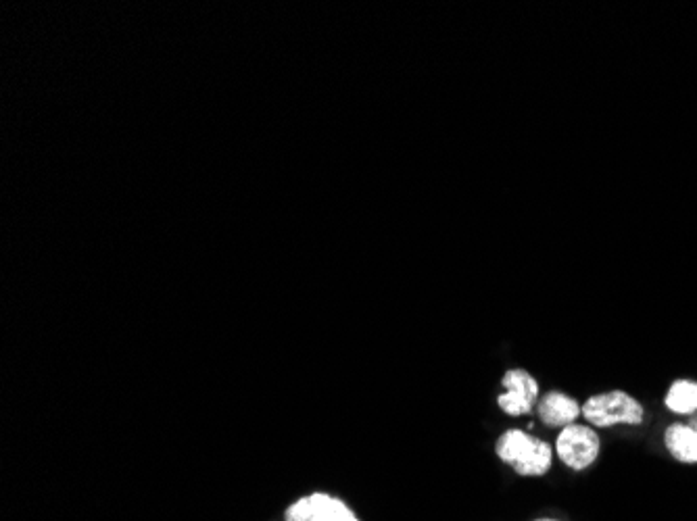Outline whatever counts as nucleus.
I'll return each mask as SVG.
<instances>
[{
  "instance_id": "0eeeda50",
  "label": "nucleus",
  "mask_w": 697,
  "mask_h": 521,
  "mask_svg": "<svg viewBox=\"0 0 697 521\" xmlns=\"http://www.w3.org/2000/svg\"><path fill=\"white\" fill-rule=\"evenodd\" d=\"M551 463H554V451H551V446L545 440L535 436L531 451H528L526 457L514 467V471L524 478H539L547 474L551 469Z\"/></svg>"
},
{
  "instance_id": "423d86ee",
  "label": "nucleus",
  "mask_w": 697,
  "mask_h": 521,
  "mask_svg": "<svg viewBox=\"0 0 697 521\" xmlns=\"http://www.w3.org/2000/svg\"><path fill=\"white\" fill-rule=\"evenodd\" d=\"M533 442H535V436H531L524 430L512 428V430H506L497 438L495 453H497V457L503 463L510 465L514 469L526 457V453L531 451Z\"/></svg>"
},
{
  "instance_id": "39448f33",
  "label": "nucleus",
  "mask_w": 697,
  "mask_h": 521,
  "mask_svg": "<svg viewBox=\"0 0 697 521\" xmlns=\"http://www.w3.org/2000/svg\"><path fill=\"white\" fill-rule=\"evenodd\" d=\"M664 444L668 453L679 463H697V428L687 424H672L664 432Z\"/></svg>"
},
{
  "instance_id": "9b49d317",
  "label": "nucleus",
  "mask_w": 697,
  "mask_h": 521,
  "mask_svg": "<svg viewBox=\"0 0 697 521\" xmlns=\"http://www.w3.org/2000/svg\"><path fill=\"white\" fill-rule=\"evenodd\" d=\"M537 521H558V519H537Z\"/></svg>"
},
{
  "instance_id": "1a4fd4ad",
  "label": "nucleus",
  "mask_w": 697,
  "mask_h": 521,
  "mask_svg": "<svg viewBox=\"0 0 697 521\" xmlns=\"http://www.w3.org/2000/svg\"><path fill=\"white\" fill-rule=\"evenodd\" d=\"M311 501H314L316 507V521H362L347 507V503L336 499V496L314 492L311 494Z\"/></svg>"
},
{
  "instance_id": "9d476101",
  "label": "nucleus",
  "mask_w": 697,
  "mask_h": 521,
  "mask_svg": "<svg viewBox=\"0 0 697 521\" xmlns=\"http://www.w3.org/2000/svg\"><path fill=\"white\" fill-rule=\"evenodd\" d=\"M286 521H316V507L314 501H311V496H305V499H299L297 503L288 507Z\"/></svg>"
},
{
  "instance_id": "f03ea898",
  "label": "nucleus",
  "mask_w": 697,
  "mask_h": 521,
  "mask_svg": "<svg viewBox=\"0 0 697 521\" xmlns=\"http://www.w3.org/2000/svg\"><path fill=\"white\" fill-rule=\"evenodd\" d=\"M556 453L560 461L572 471L589 469L599 453H602V440L591 426L572 424L560 430L556 440Z\"/></svg>"
},
{
  "instance_id": "f257e3e1",
  "label": "nucleus",
  "mask_w": 697,
  "mask_h": 521,
  "mask_svg": "<svg viewBox=\"0 0 697 521\" xmlns=\"http://www.w3.org/2000/svg\"><path fill=\"white\" fill-rule=\"evenodd\" d=\"M581 415L591 428L641 426L645 419V409L629 392L608 390L589 396L581 405Z\"/></svg>"
},
{
  "instance_id": "6e6552de",
  "label": "nucleus",
  "mask_w": 697,
  "mask_h": 521,
  "mask_svg": "<svg viewBox=\"0 0 697 521\" xmlns=\"http://www.w3.org/2000/svg\"><path fill=\"white\" fill-rule=\"evenodd\" d=\"M668 411L677 415H691L697 411V382L677 380L666 392L664 399Z\"/></svg>"
},
{
  "instance_id": "20e7f679",
  "label": "nucleus",
  "mask_w": 697,
  "mask_h": 521,
  "mask_svg": "<svg viewBox=\"0 0 697 521\" xmlns=\"http://www.w3.org/2000/svg\"><path fill=\"white\" fill-rule=\"evenodd\" d=\"M539 419L547 428H566L581 417V403L562 390H549L537 403Z\"/></svg>"
},
{
  "instance_id": "7ed1b4c3",
  "label": "nucleus",
  "mask_w": 697,
  "mask_h": 521,
  "mask_svg": "<svg viewBox=\"0 0 697 521\" xmlns=\"http://www.w3.org/2000/svg\"><path fill=\"white\" fill-rule=\"evenodd\" d=\"M506 392L497 396V405L503 413H508L512 417L528 415L533 409H537L539 403V382L531 371L526 369H508L506 376L501 380Z\"/></svg>"
}]
</instances>
